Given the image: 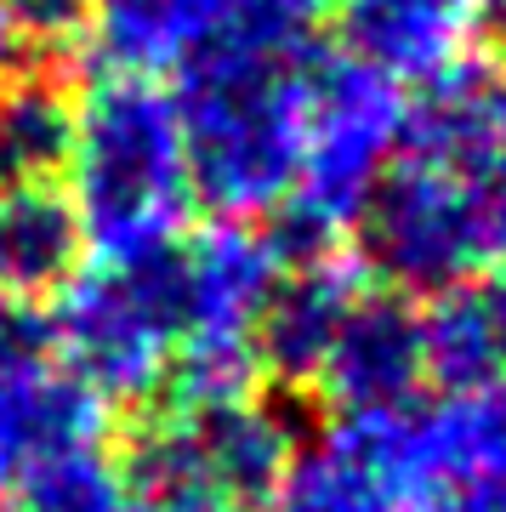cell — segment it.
Instances as JSON below:
<instances>
[{
  "label": "cell",
  "instance_id": "obj_1",
  "mask_svg": "<svg viewBox=\"0 0 506 512\" xmlns=\"http://www.w3.org/2000/svg\"><path fill=\"white\" fill-rule=\"evenodd\" d=\"M63 171L80 239L97 245L103 262L154 256L182 239L194 177L177 103L148 74H103L80 97Z\"/></svg>",
  "mask_w": 506,
  "mask_h": 512
},
{
  "label": "cell",
  "instance_id": "obj_2",
  "mask_svg": "<svg viewBox=\"0 0 506 512\" xmlns=\"http://www.w3.org/2000/svg\"><path fill=\"white\" fill-rule=\"evenodd\" d=\"M308 63V52L205 46L177 69L182 86L171 103L188 148L194 200L217 205L234 222H251L290 200Z\"/></svg>",
  "mask_w": 506,
  "mask_h": 512
},
{
  "label": "cell",
  "instance_id": "obj_3",
  "mask_svg": "<svg viewBox=\"0 0 506 512\" xmlns=\"http://www.w3.org/2000/svg\"><path fill=\"white\" fill-rule=\"evenodd\" d=\"M279 274H285V251L234 217L171 245L182 342L165 387H177V410H217L256 393L262 376L256 325Z\"/></svg>",
  "mask_w": 506,
  "mask_h": 512
},
{
  "label": "cell",
  "instance_id": "obj_4",
  "mask_svg": "<svg viewBox=\"0 0 506 512\" xmlns=\"http://www.w3.org/2000/svg\"><path fill=\"white\" fill-rule=\"evenodd\" d=\"M410 97L398 80L376 74L359 57H313L302 92V154L290 183L296 251L336 245L370 205L381 171L404 148Z\"/></svg>",
  "mask_w": 506,
  "mask_h": 512
},
{
  "label": "cell",
  "instance_id": "obj_5",
  "mask_svg": "<svg viewBox=\"0 0 506 512\" xmlns=\"http://www.w3.org/2000/svg\"><path fill=\"white\" fill-rule=\"evenodd\" d=\"M501 154L444 160V154H427L410 143L398 148L370 205L359 211L370 268H381V279H393L398 291L427 296L489 274L495 251H489L484 177L495 171Z\"/></svg>",
  "mask_w": 506,
  "mask_h": 512
},
{
  "label": "cell",
  "instance_id": "obj_6",
  "mask_svg": "<svg viewBox=\"0 0 506 512\" xmlns=\"http://www.w3.org/2000/svg\"><path fill=\"white\" fill-rule=\"evenodd\" d=\"M57 359L97 393V399H148L165 387L182 342L171 251L97 262L57 291L52 313Z\"/></svg>",
  "mask_w": 506,
  "mask_h": 512
},
{
  "label": "cell",
  "instance_id": "obj_7",
  "mask_svg": "<svg viewBox=\"0 0 506 512\" xmlns=\"http://www.w3.org/2000/svg\"><path fill=\"white\" fill-rule=\"evenodd\" d=\"M495 0H342V46L398 86H438L472 69Z\"/></svg>",
  "mask_w": 506,
  "mask_h": 512
},
{
  "label": "cell",
  "instance_id": "obj_8",
  "mask_svg": "<svg viewBox=\"0 0 506 512\" xmlns=\"http://www.w3.org/2000/svg\"><path fill=\"white\" fill-rule=\"evenodd\" d=\"M313 387L325 393L336 416H381L404 410L427 393V348H421V308L398 291H370L342 319L325 365L313 370Z\"/></svg>",
  "mask_w": 506,
  "mask_h": 512
},
{
  "label": "cell",
  "instance_id": "obj_9",
  "mask_svg": "<svg viewBox=\"0 0 506 512\" xmlns=\"http://www.w3.org/2000/svg\"><path fill=\"white\" fill-rule=\"evenodd\" d=\"M103 399L57 353L12 336L0 348V478H23L74 450H97Z\"/></svg>",
  "mask_w": 506,
  "mask_h": 512
},
{
  "label": "cell",
  "instance_id": "obj_10",
  "mask_svg": "<svg viewBox=\"0 0 506 512\" xmlns=\"http://www.w3.org/2000/svg\"><path fill=\"white\" fill-rule=\"evenodd\" d=\"M370 285H376L370 268L359 256L336 251V245L290 251L285 274H279L268 308H262V325H256L262 365H273L290 382H313V370L325 365L342 319L359 308V296Z\"/></svg>",
  "mask_w": 506,
  "mask_h": 512
},
{
  "label": "cell",
  "instance_id": "obj_11",
  "mask_svg": "<svg viewBox=\"0 0 506 512\" xmlns=\"http://www.w3.org/2000/svg\"><path fill=\"white\" fill-rule=\"evenodd\" d=\"M120 473L131 512H256V495L217 461L188 410L154 421Z\"/></svg>",
  "mask_w": 506,
  "mask_h": 512
},
{
  "label": "cell",
  "instance_id": "obj_12",
  "mask_svg": "<svg viewBox=\"0 0 506 512\" xmlns=\"http://www.w3.org/2000/svg\"><path fill=\"white\" fill-rule=\"evenodd\" d=\"M228 29V0H86V40L103 74L182 69L194 52L217 46Z\"/></svg>",
  "mask_w": 506,
  "mask_h": 512
},
{
  "label": "cell",
  "instance_id": "obj_13",
  "mask_svg": "<svg viewBox=\"0 0 506 512\" xmlns=\"http://www.w3.org/2000/svg\"><path fill=\"white\" fill-rule=\"evenodd\" d=\"M262 512H404L387 461L364 433L359 416H336L330 433L296 444L285 473L273 478Z\"/></svg>",
  "mask_w": 506,
  "mask_h": 512
},
{
  "label": "cell",
  "instance_id": "obj_14",
  "mask_svg": "<svg viewBox=\"0 0 506 512\" xmlns=\"http://www.w3.org/2000/svg\"><path fill=\"white\" fill-rule=\"evenodd\" d=\"M80 222L52 177H0V296H57L80 268Z\"/></svg>",
  "mask_w": 506,
  "mask_h": 512
},
{
  "label": "cell",
  "instance_id": "obj_15",
  "mask_svg": "<svg viewBox=\"0 0 506 512\" xmlns=\"http://www.w3.org/2000/svg\"><path fill=\"white\" fill-rule=\"evenodd\" d=\"M433 387H506V262L421 308Z\"/></svg>",
  "mask_w": 506,
  "mask_h": 512
},
{
  "label": "cell",
  "instance_id": "obj_16",
  "mask_svg": "<svg viewBox=\"0 0 506 512\" xmlns=\"http://www.w3.org/2000/svg\"><path fill=\"white\" fill-rule=\"evenodd\" d=\"M74 103L57 80L29 74L0 92V177H52L69 154Z\"/></svg>",
  "mask_w": 506,
  "mask_h": 512
},
{
  "label": "cell",
  "instance_id": "obj_17",
  "mask_svg": "<svg viewBox=\"0 0 506 512\" xmlns=\"http://www.w3.org/2000/svg\"><path fill=\"white\" fill-rule=\"evenodd\" d=\"M12 512H131L126 473L103 450H74L23 473V501Z\"/></svg>",
  "mask_w": 506,
  "mask_h": 512
},
{
  "label": "cell",
  "instance_id": "obj_18",
  "mask_svg": "<svg viewBox=\"0 0 506 512\" xmlns=\"http://www.w3.org/2000/svg\"><path fill=\"white\" fill-rule=\"evenodd\" d=\"M12 18L35 52H69L86 40V0H12Z\"/></svg>",
  "mask_w": 506,
  "mask_h": 512
},
{
  "label": "cell",
  "instance_id": "obj_19",
  "mask_svg": "<svg viewBox=\"0 0 506 512\" xmlns=\"http://www.w3.org/2000/svg\"><path fill=\"white\" fill-rule=\"evenodd\" d=\"M404 512H501V495H467V490H444V495H416Z\"/></svg>",
  "mask_w": 506,
  "mask_h": 512
},
{
  "label": "cell",
  "instance_id": "obj_20",
  "mask_svg": "<svg viewBox=\"0 0 506 512\" xmlns=\"http://www.w3.org/2000/svg\"><path fill=\"white\" fill-rule=\"evenodd\" d=\"M18 52H23V35H18V18H12V0H0V80L12 74Z\"/></svg>",
  "mask_w": 506,
  "mask_h": 512
},
{
  "label": "cell",
  "instance_id": "obj_21",
  "mask_svg": "<svg viewBox=\"0 0 506 512\" xmlns=\"http://www.w3.org/2000/svg\"><path fill=\"white\" fill-rule=\"evenodd\" d=\"M12 336H18V325H12V313H6V296H0V348H6Z\"/></svg>",
  "mask_w": 506,
  "mask_h": 512
},
{
  "label": "cell",
  "instance_id": "obj_22",
  "mask_svg": "<svg viewBox=\"0 0 506 512\" xmlns=\"http://www.w3.org/2000/svg\"><path fill=\"white\" fill-rule=\"evenodd\" d=\"M501 512H506V484H501Z\"/></svg>",
  "mask_w": 506,
  "mask_h": 512
},
{
  "label": "cell",
  "instance_id": "obj_23",
  "mask_svg": "<svg viewBox=\"0 0 506 512\" xmlns=\"http://www.w3.org/2000/svg\"><path fill=\"white\" fill-rule=\"evenodd\" d=\"M0 512H12V507H0Z\"/></svg>",
  "mask_w": 506,
  "mask_h": 512
},
{
  "label": "cell",
  "instance_id": "obj_24",
  "mask_svg": "<svg viewBox=\"0 0 506 512\" xmlns=\"http://www.w3.org/2000/svg\"><path fill=\"white\" fill-rule=\"evenodd\" d=\"M501 92H506V86H501Z\"/></svg>",
  "mask_w": 506,
  "mask_h": 512
}]
</instances>
